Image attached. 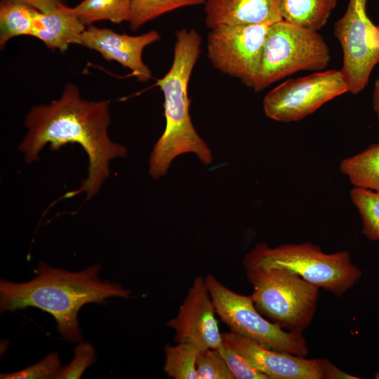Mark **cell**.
<instances>
[{
	"instance_id": "obj_1",
	"label": "cell",
	"mask_w": 379,
	"mask_h": 379,
	"mask_svg": "<svg viewBox=\"0 0 379 379\" xmlns=\"http://www.w3.org/2000/svg\"><path fill=\"white\" fill-rule=\"evenodd\" d=\"M110 122L107 100L84 99L74 84L67 83L58 99L31 107L25 119L27 133L18 149L25 161L32 164L48 144L52 151L69 143L79 145L88 159L87 176L78 190L65 197L84 192L89 199L109 175V162L127 155L124 145L111 140Z\"/></svg>"
},
{
	"instance_id": "obj_2",
	"label": "cell",
	"mask_w": 379,
	"mask_h": 379,
	"mask_svg": "<svg viewBox=\"0 0 379 379\" xmlns=\"http://www.w3.org/2000/svg\"><path fill=\"white\" fill-rule=\"evenodd\" d=\"M100 265L72 272L44 262L38 265L36 277L22 283L0 281L1 312L34 307L51 314L57 330L67 341H81L78 312L88 303H103L110 297L128 298L131 291L99 278Z\"/></svg>"
},
{
	"instance_id": "obj_3",
	"label": "cell",
	"mask_w": 379,
	"mask_h": 379,
	"mask_svg": "<svg viewBox=\"0 0 379 379\" xmlns=\"http://www.w3.org/2000/svg\"><path fill=\"white\" fill-rule=\"evenodd\" d=\"M201 42L194 29L175 31L171 66L157 81L164 97L166 127L149 159V173L154 179L166 175L172 161L182 154H195L204 164L213 161L211 151L196 131L190 114L189 83Z\"/></svg>"
},
{
	"instance_id": "obj_4",
	"label": "cell",
	"mask_w": 379,
	"mask_h": 379,
	"mask_svg": "<svg viewBox=\"0 0 379 379\" xmlns=\"http://www.w3.org/2000/svg\"><path fill=\"white\" fill-rule=\"evenodd\" d=\"M244 266L258 311L281 328L302 333L314 317L319 288L285 267Z\"/></svg>"
},
{
	"instance_id": "obj_5",
	"label": "cell",
	"mask_w": 379,
	"mask_h": 379,
	"mask_svg": "<svg viewBox=\"0 0 379 379\" xmlns=\"http://www.w3.org/2000/svg\"><path fill=\"white\" fill-rule=\"evenodd\" d=\"M244 264L287 268L337 297L343 296L361 277V270L352 262L348 251L326 253L310 243L274 248L260 243L246 255Z\"/></svg>"
},
{
	"instance_id": "obj_6",
	"label": "cell",
	"mask_w": 379,
	"mask_h": 379,
	"mask_svg": "<svg viewBox=\"0 0 379 379\" xmlns=\"http://www.w3.org/2000/svg\"><path fill=\"white\" fill-rule=\"evenodd\" d=\"M330 59L328 47L317 31L277 21L269 27L251 88L259 92L295 72L321 70Z\"/></svg>"
},
{
	"instance_id": "obj_7",
	"label": "cell",
	"mask_w": 379,
	"mask_h": 379,
	"mask_svg": "<svg viewBox=\"0 0 379 379\" xmlns=\"http://www.w3.org/2000/svg\"><path fill=\"white\" fill-rule=\"evenodd\" d=\"M205 283L216 314L231 332L275 350L306 357L309 353L302 333L286 331L258 311L250 296L239 294L208 274Z\"/></svg>"
},
{
	"instance_id": "obj_8",
	"label": "cell",
	"mask_w": 379,
	"mask_h": 379,
	"mask_svg": "<svg viewBox=\"0 0 379 379\" xmlns=\"http://www.w3.org/2000/svg\"><path fill=\"white\" fill-rule=\"evenodd\" d=\"M366 3L349 0L346 11L334 25L333 32L343 53L340 72L352 94L366 86L379 63V26L368 18Z\"/></svg>"
},
{
	"instance_id": "obj_9",
	"label": "cell",
	"mask_w": 379,
	"mask_h": 379,
	"mask_svg": "<svg viewBox=\"0 0 379 379\" xmlns=\"http://www.w3.org/2000/svg\"><path fill=\"white\" fill-rule=\"evenodd\" d=\"M349 92L340 70L331 69L289 79L264 97L265 115L274 121H299L334 98Z\"/></svg>"
},
{
	"instance_id": "obj_10",
	"label": "cell",
	"mask_w": 379,
	"mask_h": 379,
	"mask_svg": "<svg viewBox=\"0 0 379 379\" xmlns=\"http://www.w3.org/2000/svg\"><path fill=\"white\" fill-rule=\"evenodd\" d=\"M270 25L221 26L211 29L207 37L209 60L221 72L251 88Z\"/></svg>"
},
{
	"instance_id": "obj_11",
	"label": "cell",
	"mask_w": 379,
	"mask_h": 379,
	"mask_svg": "<svg viewBox=\"0 0 379 379\" xmlns=\"http://www.w3.org/2000/svg\"><path fill=\"white\" fill-rule=\"evenodd\" d=\"M216 312L205 279L196 277L175 317L166 322L175 331L176 343H190L199 351L218 349L223 344Z\"/></svg>"
},
{
	"instance_id": "obj_12",
	"label": "cell",
	"mask_w": 379,
	"mask_h": 379,
	"mask_svg": "<svg viewBox=\"0 0 379 379\" xmlns=\"http://www.w3.org/2000/svg\"><path fill=\"white\" fill-rule=\"evenodd\" d=\"M222 339L268 379H321V359H307L268 348L231 331L223 333Z\"/></svg>"
},
{
	"instance_id": "obj_13",
	"label": "cell",
	"mask_w": 379,
	"mask_h": 379,
	"mask_svg": "<svg viewBox=\"0 0 379 379\" xmlns=\"http://www.w3.org/2000/svg\"><path fill=\"white\" fill-rule=\"evenodd\" d=\"M160 38L156 30L131 36L91 25L86 27L81 36V45L98 52L106 60L119 62L129 69L139 81L146 82L152 78V74L142 60V52L146 46Z\"/></svg>"
},
{
	"instance_id": "obj_14",
	"label": "cell",
	"mask_w": 379,
	"mask_h": 379,
	"mask_svg": "<svg viewBox=\"0 0 379 379\" xmlns=\"http://www.w3.org/2000/svg\"><path fill=\"white\" fill-rule=\"evenodd\" d=\"M205 23L221 26L272 24L281 20L277 0H206Z\"/></svg>"
},
{
	"instance_id": "obj_15",
	"label": "cell",
	"mask_w": 379,
	"mask_h": 379,
	"mask_svg": "<svg viewBox=\"0 0 379 379\" xmlns=\"http://www.w3.org/2000/svg\"><path fill=\"white\" fill-rule=\"evenodd\" d=\"M86 28L72 8L61 4L48 13H36L32 36L63 53L71 44L81 45Z\"/></svg>"
},
{
	"instance_id": "obj_16",
	"label": "cell",
	"mask_w": 379,
	"mask_h": 379,
	"mask_svg": "<svg viewBox=\"0 0 379 379\" xmlns=\"http://www.w3.org/2000/svg\"><path fill=\"white\" fill-rule=\"evenodd\" d=\"M338 0H277L283 20L317 31L327 22Z\"/></svg>"
},
{
	"instance_id": "obj_17",
	"label": "cell",
	"mask_w": 379,
	"mask_h": 379,
	"mask_svg": "<svg viewBox=\"0 0 379 379\" xmlns=\"http://www.w3.org/2000/svg\"><path fill=\"white\" fill-rule=\"evenodd\" d=\"M340 169L355 187L379 192V143L344 159Z\"/></svg>"
},
{
	"instance_id": "obj_18",
	"label": "cell",
	"mask_w": 379,
	"mask_h": 379,
	"mask_svg": "<svg viewBox=\"0 0 379 379\" xmlns=\"http://www.w3.org/2000/svg\"><path fill=\"white\" fill-rule=\"evenodd\" d=\"M39 11L20 1L1 0L0 47L12 38L32 36L34 20Z\"/></svg>"
},
{
	"instance_id": "obj_19",
	"label": "cell",
	"mask_w": 379,
	"mask_h": 379,
	"mask_svg": "<svg viewBox=\"0 0 379 379\" xmlns=\"http://www.w3.org/2000/svg\"><path fill=\"white\" fill-rule=\"evenodd\" d=\"M131 5V0H84L72 8L87 27L102 20L114 23L128 22Z\"/></svg>"
},
{
	"instance_id": "obj_20",
	"label": "cell",
	"mask_w": 379,
	"mask_h": 379,
	"mask_svg": "<svg viewBox=\"0 0 379 379\" xmlns=\"http://www.w3.org/2000/svg\"><path fill=\"white\" fill-rule=\"evenodd\" d=\"M199 352L194 344L187 342L166 345L164 371L173 379H198L196 363Z\"/></svg>"
},
{
	"instance_id": "obj_21",
	"label": "cell",
	"mask_w": 379,
	"mask_h": 379,
	"mask_svg": "<svg viewBox=\"0 0 379 379\" xmlns=\"http://www.w3.org/2000/svg\"><path fill=\"white\" fill-rule=\"evenodd\" d=\"M205 3V0H131L128 22L132 30L174 10Z\"/></svg>"
},
{
	"instance_id": "obj_22",
	"label": "cell",
	"mask_w": 379,
	"mask_h": 379,
	"mask_svg": "<svg viewBox=\"0 0 379 379\" xmlns=\"http://www.w3.org/2000/svg\"><path fill=\"white\" fill-rule=\"evenodd\" d=\"M350 197L362 221L361 232L371 241H379V192L354 187Z\"/></svg>"
},
{
	"instance_id": "obj_23",
	"label": "cell",
	"mask_w": 379,
	"mask_h": 379,
	"mask_svg": "<svg viewBox=\"0 0 379 379\" xmlns=\"http://www.w3.org/2000/svg\"><path fill=\"white\" fill-rule=\"evenodd\" d=\"M198 379H234L225 361L217 349L199 352L197 363Z\"/></svg>"
},
{
	"instance_id": "obj_24",
	"label": "cell",
	"mask_w": 379,
	"mask_h": 379,
	"mask_svg": "<svg viewBox=\"0 0 379 379\" xmlns=\"http://www.w3.org/2000/svg\"><path fill=\"white\" fill-rule=\"evenodd\" d=\"M74 357L68 365L60 367L53 378L78 379L96 359L95 350L88 342L80 341L74 350Z\"/></svg>"
},
{
	"instance_id": "obj_25",
	"label": "cell",
	"mask_w": 379,
	"mask_h": 379,
	"mask_svg": "<svg viewBox=\"0 0 379 379\" xmlns=\"http://www.w3.org/2000/svg\"><path fill=\"white\" fill-rule=\"evenodd\" d=\"M60 368L58 353H50L38 363L22 370L10 373H1V379H48L53 378Z\"/></svg>"
},
{
	"instance_id": "obj_26",
	"label": "cell",
	"mask_w": 379,
	"mask_h": 379,
	"mask_svg": "<svg viewBox=\"0 0 379 379\" xmlns=\"http://www.w3.org/2000/svg\"><path fill=\"white\" fill-rule=\"evenodd\" d=\"M218 350L234 379H268L265 375L253 367L241 354L224 343Z\"/></svg>"
},
{
	"instance_id": "obj_27",
	"label": "cell",
	"mask_w": 379,
	"mask_h": 379,
	"mask_svg": "<svg viewBox=\"0 0 379 379\" xmlns=\"http://www.w3.org/2000/svg\"><path fill=\"white\" fill-rule=\"evenodd\" d=\"M321 379H359L353 375L345 373L333 365L326 359H321Z\"/></svg>"
},
{
	"instance_id": "obj_28",
	"label": "cell",
	"mask_w": 379,
	"mask_h": 379,
	"mask_svg": "<svg viewBox=\"0 0 379 379\" xmlns=\"http://www.w3.org/2000/svg\"><path fill=\"white\" fill-rule=\"evenodd\" d=\"M26 4L41 13H48L61 4H66L65 0H14Z\"/></svg>"
},
{
	"instance_id": "obj_29",
	"label": "cell",
	"mask_w": 379,
	"mask_h": 379,
	"mask_svg": "<svg viewBox=\"0 0 379 379\" xmlns=\"http://www.w3.org/2000/svg\"><path fill=\"white\" fill-rule=\"evenodd\" d=\"M372 104L375 114L379 119V78L375 80L374 84Z\"/></svg>"
},
{
	"instance_id": "obj_30",
	"label": "cell",
	"mask_w": 379,
	"mask_h": 379,
	"mask_svg": "<svg viewBox=\"0 0 379 379\" xmlns=\"http://www.w3.org/2000/svg\"><path fill=\"white\" fill-rule=\"evenodd\" d=\"M375 378L376 379H379V371H378L375 374Z\"/></svg>"
}]
</instances>
